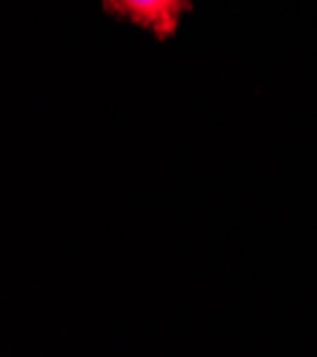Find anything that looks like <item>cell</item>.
Here are the masks:
<instances>
[{"label": "cell", "mask_w": 317, "mask_h": 357, "mask_svg": "<svg viewBox=\"0 0 317 357\" xmlns=\"http://www.w3.org/2000/svg\"><path fill=\"white\" fill-rule=\"evenodd\" d=\"M103 12L146 29L157 40H166L178 32L180 17L189 12V0H103Z\"/></svg>", "instance_id": "obj_1"}]
</instances>
